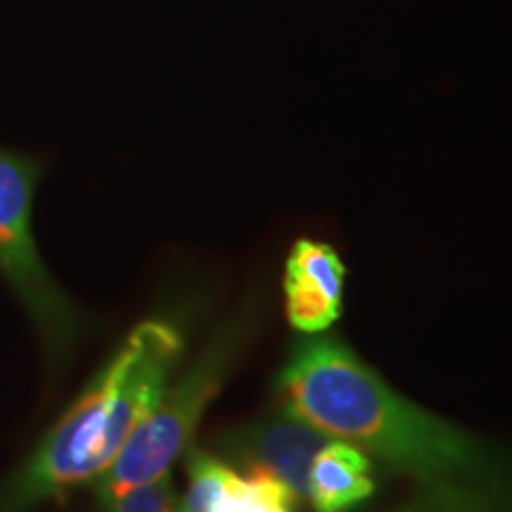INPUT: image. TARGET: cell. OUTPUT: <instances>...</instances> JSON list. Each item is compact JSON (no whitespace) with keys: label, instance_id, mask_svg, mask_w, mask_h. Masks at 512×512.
Here are the masks:
<instances>
[{"label":"cell","instance_id":"cell-8","mask_svg":"<svg viewBox=\"0 0 512 512\" xmlns=\"http://www.w3.org/2000/svg\"><path fill=\"white\" fill-rule=\"evenodd\" d=\"M254 479L204 451L188 453V491L176 512H252Z\"/></svg>","mask_w":512,"mask_h":512},{"label":"cell","instance_id":"cell-1","mask_svg":"<svg viewBox=\"0 0 512 512\" xmlns=\"http://www.w3.org/2000/svg\"><path fill=\"white\" fill-rule=\"evenodd\" d=\"M278 394L285 411L349 441L422 486H456L512 508V460L494 446L396 394L332 337L294 344Z\"/></svg>","mask_w":512,"mask_h":512},{"label":"cell","instance_id":"cell-5","mask_svg":"<svg viewBox=\"0 0 512 512\" xmlns=\"http://www.w3.org/2000/svg\"><path fill=\"white\" fill-rule=\"evenodd\" d=\"M332 437L290 411L256 420L226 439V446L247 475L283 482L299 503L309 498V472L318 451Z\"/></svg>","mask_w":512,"mask_h":512},{"label":"cell","instance_id":"cell-7","mask_svg":"<svg viewBox=\"0 0 512 512\" xmlns=\"http://www.w3.org/2000/svg\"><path fill=\"white\" fill-rule=\"evenodd\" d=\"M373 491V463L363 448L342 439H330L320 448L309 472L306 498L313 512H349L368 501Z\"/></svg>","mask_w":512,"mask_h":512},{"label":"cell","instance_id":"cell-2","mask_svg":"<svg viewBox=\"0 0 512 512\" xmlns=\"http://www.w3.org/2000/svg\"><path fill=\"white\" fill-rule=\"evenodd\" d=\"M183 347L176 325L166 320L140 323L0 491V512H29L105 475L162 399Z\"/></svg>","mask_w":512,"mask_h":512},{"label":"cell","instance_id":"cell-3","mask_svg":"<svg viewBox=\"0 0 512 512\" xmlns=\"http://www.w3.org/2000/svg\"><path fill=\"white\" fill-rule=\"evenodd\" d=\"M252 328L254 313L249 309L230 318L209 339L192 366L164 389L162 399L136 427L110 470L95 479L102 508L112 505L126 491L155 482L169 472L174 460L188 448L204 408L219 394Z\"/></svg>","mask_w":512,"mask_h":512},{"label":"cell","instance_id":"cell-10","mask_svg":"<svg viewBox=\"0 0 512 512\" xmlns=\"http://www.w3.org/2000/svg\"><path fill=\"white\" fill-rule=\"evenodd\" d=\"M178 501L174 482L171 475L166 472L155 482L140 484L136 489L126 491L124 496H119L112 505H107L105 512H176Z\"/></svg>","mask_w":512,"mask_h":512},{"label":"cell","instance_id":"cell-4","mask_svg":"<svg viewBox=\"0 0 512 512\" xmlns=\"http://www.w3.org/2000/svg\"><path fill=\"white\" fill-rule=\"evenodd\" d=\"M38 178L41 169L36 159L0 150V273L46 342L62 351L79 332V313L50 278L31 233Z\"/></svg>","mask_w":512,"mask_h":512},{"label":"cell","instance_id":"cell-9","mask_svg":"<svg viewBox=\"0 0 512 512\" xmlns=\"http://www.w3.org/2000/svg\"><path fill=\"white\" fill-rule=\"evenodd\" d=\"M494 508L484 496L456 486H427L422 494L396 512H484Z\"/></svg>","mask_w":512,"mask_h":512},{"label":"cell","instance_id":"cell-6","mask_svg":"<svg viewBox=\"0 0 512 512\" xmlns=\"http://www.w3.org/2000/svg\"><path fill=\"white\" fill-rule=\"evenodd\" d=\"M344 268L325 242L299 240L285 264V309L294 330L316 335L328 330L342 313Z\"/></svg>","mask_w":512,"mask_h":512}]
</instances>
